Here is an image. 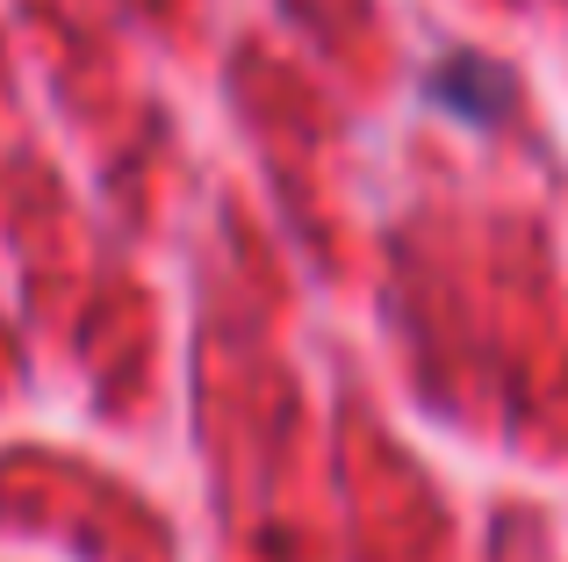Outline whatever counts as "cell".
Returning a JSON list of instances; mask_svg holds the SVG:
<instances>
[{"mask_svg": "<svg viewBox=\"0 0 568 562\" xmlns=\"http://www.w3.org/2000/svg\"><path fill=\"white\" fill-rule=\"evenodd\" d=\"M425 101H432V109H454L460 123H475V130H489V123L511 116L518 87H511V72H504L497 58L454 51V58H439V66L425 72Z\"/></svg>", "mask_w": 568, "mask_h": 562, "instance_id": "cell-1", "label": "cell"}]
</instances>
